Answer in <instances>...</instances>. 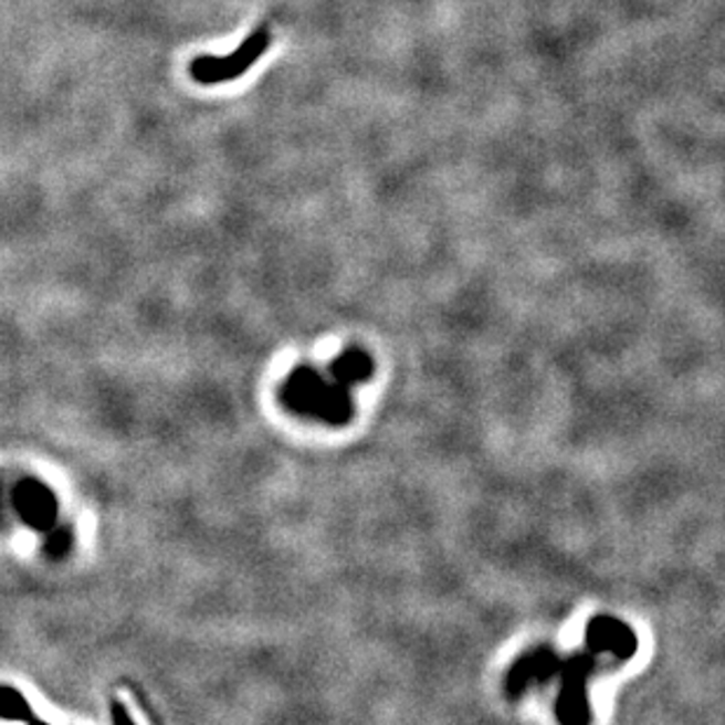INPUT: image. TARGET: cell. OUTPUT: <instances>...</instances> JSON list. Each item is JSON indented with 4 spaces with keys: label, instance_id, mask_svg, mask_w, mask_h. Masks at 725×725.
Segmentation results:
<instances>
[{
    "label": "cell",
    "instance_id": "cell-2",
    "mask_svg": "<svg viewBox=\"0 0 725 725\" xmlns=\"http://www.w3.org/2000/svg\"><path fill=\"white\" fill-rule=\"evenodd\" d=\"M269 45H271V31L265 27H259L238 50H233L228 56H214V54L196 56L188 66V73L190 78H193V83L207 87L238 81L261 60Z\"/></svg>",
    "mask_w": 725,
    "mask_h": 725
},
{
    "label": "cell",
    "instance_id": "cell-7",
    "mask_svg": "<svg viewBox=\"0 0 725 725\" xmlns=\"http://www.w3.org/2000/svg\"><path fill=\"white\" fill-rule=\"evenodd\" d=\"M111 716H113V725H135V721H132V716L125 710V704L120 702H111Z\"/></svg>",
    "mask_w": 725,
    "mask_h": 725
},
{
    "label": "cell",
    "instance_id": "cell-3",
    "mask_svg": "<svg viewBox=\"0 0 725 725\" xmlns=\"http://www.w3.org/2000/svg\"><path fill=\"white\" fill-rule=\"evenodd\" d=\"M589 643L597 653H616L620 658L634 655V634L624 624L610 618H597L589 624Z\"/></svg>",
    "mask_w": 725,
    "mask_h": 725
},
{
    "label": "cell",
    "instance_id": "cell-4",
    "mask_svg": "<svg viewBox=\"0 0 725 725\" xmlns=\"http://www.w3.org/2000/svg\"><path fill=\"white\" fill-rule=\"evenodd\" d=\"M371 357H367L365 350L353 348L334 361V378L340 386H353L359 383V380H367L371 376Z\"/></svg>",
    "mask_w": 725,
    "mask_h": 725
},
{
    "label": "cell",
    "instance_id": "cell-6",
    "mask_svg": "<svg viewBox=\"0 0 725 725\" xmlns=\"http://www.w3.org/2000/svg\"><path fill=\"white\" fill-rule=\"evenodd\" d=\"M22 495H27V503L33 507L31 509V514H27V517L35 524V526H43L48 519H52L54 517V498H52V493H48L41 484H38V482H31V486H29V482H27V486L22 488ZM29 522V524H31Z\"/></svg>",
    "mask_w": 725,
    "mask_h": 725
},
{
    "label": "cell",
    "instance_id": "cell-1",
    "mask_svg": "<svg viewBox=\"0 0 725 725\" xmlns=\"http://www.w3.org/2000/svg\"><path fill=\"white\" fill-rule=\"evenodd\" d=\"M284 399L294 411L322 418L327 423H343L353 413L346 386H340L336 378L332 383L317 369L308 367H301L290 376L284 386Z\"/></svg>",
    "mask_w": 725,
    "mask_h": 725
},
{
    "label": "cell",
    "instance_id": "cell-5",
    "mask_svg": "<svg viewBox=\"0 0 725 725\" xmlns=\"http://www.w3.org/2000/svg\"><path fill=\"white\" fill-rule=\"evenodd\" d=\"M0 718L6 721H24L27 725H50L38 718L31 710L27 697L10 685H0Z\"/></svg>",
    "mask_w": 725,
    "mask_h": 725
}]
</instances>
